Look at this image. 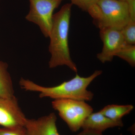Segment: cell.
Returning <instances> with one entry per match:
<instances>
[{
  "instance_id": "6da1fadb",
  "label": "cell",
  "mask_w": 135,
  "mask_h": 135,
  "mask_svg": "<svg viewBox=\"0 0 135 135\" xmlns=\"http://www.w3.org/2000/svg\"><path fill=\"white\" fill-rule=\"evenodd\" d=\"M73 4L67 3L53 15V22L49 36V51L51 55L49 66L54 68L66 65L77 73V68L70 56L68 45L71 10Z\"/></svg>"
},
{
  "instance_id": "7a4b0ae2",
  "label": "cell",
  "mask_w": 135,
  "mask_h": 135,
  "mask_svg": "<svg viewBox=\"0 0 135 135\" xmlns=\"http://www.w3.org/2000/svg\"><path fill=\"white\" fill-rule=\"evenodd\" d=\"M102 71L97 70L88 77H81L78 74L67 81L58 86L51 87L42 86L28 80L22 78L20 84L22 89L27 91L40 93V98L49 97L55 99H71L83 101H91L94 94L87 88Z\"/></svg>"
},
{
  "instance_id": "3957f363",
  "label": "cell",
  "mask_w": 135,
  "mask_h": 135,
  "mask_svg": "<svg viewBox=\"0 0 135 135\" xmlns=\"http://www.w3.org/2000/svg\"><path fill=\"white\" fill-rule=\"evenodd\" d=\"M88 12L93 18L94 24L100 30L121 31L130 20L126 1L99 0Z\"/></svg>"
},
{
  "instance_id": "277c9868",
  "label": "cell",
  "mask_w": 135,
  "mask_h": 135,
  "mask_svg": "<svg viewBox=\"0 0 135 135\" xmlns=\"http://www.w3.org/2000/svg\"><path fill=\"white\" fill-rule=\"evenodd\" d=\"M52 106L70 130L74 132L81 128L84 120L93 111L92 107L85 101L74 99H55Z\"/></svg>"
},
{
  "instance_id": "5b68a950",
  "label": "cell",
  "mask_w": 135,
  "mask_h": 135,
  "mask_svg": "<svg viewBox=\"0 0 135 135\" xmlns=\"http://www.w3.org/2000/svg\"><path fill=\"white\" fill-rule=\"evenodd\" d=\"M30 11L26 17L29 22L38 25L46 37L49 36L53 12L63 0H29Z\"/></svg>"
},
{
  "instance_id": "8992f818",
  "label": "cell",
  "mask_w": 135,
  "mask_h": 135,
  "mask_svg": "<svg viewBox=\"0 0 135 135\" xmlns=\"http://www.w3.org/2000/svg\"><path fill=\"white\" fill-rule=\"evenodd\" d=\"M27 118L18 106L15 97H0V125L5 128L24 127Z\"/></svg>"
},
{
  "instance_id": "52a82bcc",
  "label": "cell",
  "mask_w": 135,
  "mask_h": 135,
  "mask_svg": "<svg viewBox=\"0 0 135 135\" xmlns=\"http://www.w3.org/2000/svg\"><path fill=\"white\" fill-rule=\"evenodd\" d=\"M100 36L103 42L101 53L97 57L101 62H111L115 54L125 44L123 35L120 30L112 29L100 30Z\"/></svg>"
},
{
  "instance_id": "ba28073f",
  "label": "cell",
  "mask_w": 135,
  "mask_h": 135,
  "mask_svg": "<svg viewBox=\"0 0 135 135\" xmlns=\"http://www.w3.org/2000/svg\"><path fill=\"white\" fill-rule=\"evenodd\" d=\"M123 126L122 120H112L99 112L92 113L84 120L82 131L76 135H103V133L108 129Z\"/></svg>"
},
{
  "instance_id": "9c48e42d",
  "label": "cell",
  "mask_w": 135,
  "mask_h": 135,
  "mask_svg": "<svg viewBox=\"0 0 135 135\" xmlns=\"http://www.w3.org/2000/svg\"><path fill=\"white\" fill-rule=\"evenodd\" d=\"M54 113L37 119H27L25 125L27 135H61L59 133Z\"/></svg>"
},
{
  "instance_id": "30bf717a",
  "label": "cell",
  "mask_w": 135,
  "mask_h": 135,
  "mask_svg": "<svg viewBox=\"0 0 135 135\" xmlns=\"http://www.w3.org/2000/svg\"><path fill=\"white\" fill-rule=\"evenodd\" d=\"M7 68L6 63L0 61V97L10 98L15 96L12 80Z\"/></svg>"
},
{
  "instance_id": "8fae6325",
  "label": "cell",
  "mask_w": 135,
  "mask_h": 135,
  "mask_svg": "<svg viewBox=\"0 0 135 135\" xmlns=\"http://www.w3.org/2000/svg\"><path fill=\"white\" fill-rule=\"evenodd\" d=\"M134 109L132 105H109L99 111L107 118L114 121H120L123 116L127 115Z\"/></svg>"
},
{
  "instance_id": "7c38bea8",
  "label": "cell",
  "mask_w": 135,
  "mask_h": 135,
  "mask_svg": "<svg viewBox=\"0 0 135 135\" xmlns=\"http://www.w3.org/2000/svg\"><path fill=\"white\" fill-rule=\"evenodd\" d=\"M127 62L131 66H135V45L125 43L115 54Z\"/></svg>"
},
{
  "instance_id": "4fadbf2b",
  "label": "cell",
  "mask_w": 135,
  "mask_h": 135,
  "mask_svg": "<svg viewBox=\"0 0 135 135\" xmlns=\"http://www.w3.org/2000/svg\"><path fill=\"white\" fill-rule=\"evenodd\" d=\"M125 43L135 45V21L129 20L128 23L121 30Z\"/></svg>"
},
{
  "instance_id": "5bb4252c",
  "label": "cell",
  "mask_w": 135,
  "mask_h": 135,
  "mask_svg": "<svg viewBox=\"0 0 135 135\" xmlns=\"http://www.w3.org/2000/svg\"><path fill=\"white\" fill-rule=\"evenodd\" d=\"M0 135H27L25 127L0 128Z\"/></svg>"
},
{
  "instance_id": "9a60e30c",
  "label": "cell",
  "mask_w": 135,
  "mask_h": 135,
  "mask_svg": "<svg viewBox=\"0 0 135 135\" xmlns=\"http://www.w3.org/2000/svg\"><path fill=\"white\" fill-rule=\"evenodd\" d=\"M74 4L84 11L88 12L92 6L96 4L99 0H70Z\"/></svg>"
},
{
  "instance_id": "2e32d148",
  "label": "cell",
  "mask_w": 135,
  "mask_h": 135,
  "mask_svg": "<svg viewBox=\"0 0 135 135\" xmlns=\"http://www.w3.org/2000/svg\"><path fill=\"white\" fill-rule=\"evenodd\" d=\"M130 20L135 21V0H127Z\"/></svg>"
},
{
  "instance_id": "e0dca14e",
  "label": "cell",
  "mask_w": 135,
  "mask_h": 135,
  "mask_svg": "<svg viewBox=\"0 0 135 135\" xmlns=\"http://www.w3.org/2000/svg\"><path fill=\"white\" fill-rule=\"evenodd\" d=\"M117 1H126L127 0H117Z\"/></svg>"
}]
</instances>
